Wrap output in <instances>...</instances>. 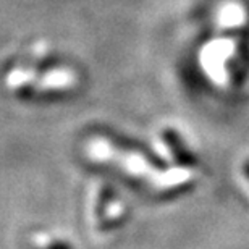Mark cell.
I'll list each match as a JSON object with an SVG mask.
<instances>
[{
	"label": "cell",
	"instance_id": "1",
	"mask_svg": "<svg viewBox=\"0 0 249 249\" xmlns=\"http://www.w3.org/2000/svg\"><path fill=\"white\" fill-rule=\"evenodd\" d=\"M162 138L168 146V149H170L172 156H173V159H175V162L178 163V165L188 167V168L197 165V157L186 147L185 141L180 138V134H178L175 129L165 128L162 133Z\"/></svg>",
	"mask_w": 249,
	"mask_h": 249
},
{
	"label": "cell",
	"instance_id": "2",
	"mask_svg": "<svg viewBox=\"0 0 249 249\" xmlns=\"http://www.w3.org/2000/svg\"><path fill=\"white\" fill-rule=\"evenodd\" d=\"M113 197V189L110 185H106L101 188V193L97 196V201H96V206H94V213H96V218L97 220H102L104 213L107 211V206L110 204Z\"/></svg>",
	"mask_w": 249,
	"mask_h": 249
},
{
	"label": "cell",
	"instance_id": "3",
	"mask_svg": "<svg viewBox=\"0 0 249 249\" xmlns=\"http://www.w3.org/2000/svg\"><path fill=\"white\" fill-rule=\"evenodd\" d=\"M34 94L33 91V88L31 86H23V88H19L18 91H17V96L19 99H29Z\"/></svg>",
	"mask_w": 249,
	"mask_h": 249
},
{
	"label": "cell",
	"instance_id": "4",
	"mask_svg": "<svg viewBox=\"0 0 249 249\" xmlns=\"http://www.w3.org/2000/svg\"><path fill=\"white\" fill-rule=\"evenodd\" d=\"M47 249H71V246L68 245V243H62V241H57V243H52L51 246Z\"/></svg>",
	"mask_w": 249,
	"mask_h": 249
},
{
	"label": "cell",
	"instance_id": "5",
	"mask_svg": "<svg viewBox=\"0 0 249 249\" xmlns=\"http://www.w3.org/2000/svg\"><path fill=\"white\" fill-rule=\"evenodd\" d=\"M243 173H245V177L249 180V159H248V160H245V163H243Z\"/></svg>",
	"mask_w": 249,
	"mask_h": 249
}]
</instances>
